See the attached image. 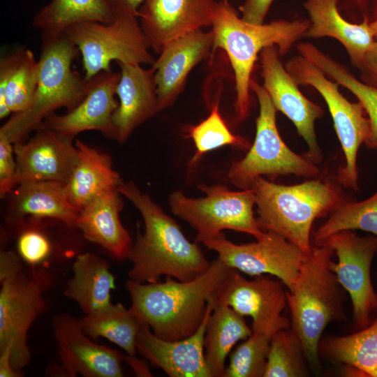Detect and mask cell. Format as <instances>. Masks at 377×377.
I'll return each mask as SVG.
<instances>
[{"label": "cell", "instance_id": "1", "mask_svg": "<svg viewBox=\"0 0 377 377\" xmlns=\"http://www.w3.org/2000/svg\"><path fill=\"white\" fill-rule=\"evenodd\" d=\"M117 191L139 210L145 230L137 232L128 258L130 279L157 282L162 276L180 281L193 280L211 265L198 242L188 240L178 223L165 214L151 197L132 182H124Z\"/></svg>", "mask_w": 377, "mask_h": 377}, {"label": "cell", "instance_id": "2", "mask_svg": "<svg viewBox=\"0 0 377 377\" xmlns=\"http://www.w3.org/2000/svg\"><path fill=\"white\" fill-rule=\"evenodd\" d=\"M230 268L219 258L198 278L180 281L166 276L164 282L141 283L128 279L125 288L130 311L141 325L159 338L177 341L192 335L202 323L209 299Z\"/></svg>", "mask_w": 377, "mask_h": 377}, {"label": "cell", "instance_id": "3", "mask_svg": "<svg viewBox=\"0 0 377 377\" xmlns=\"http://www.w3.org/2000/svg\"><path fill=\"white\" fill-rule=\"evenodd\" d=\"M250 188L256 195L259 228L283 236L306 255L313 246L311 233L314 221L349 200L335 176L312 178L293 185L258 177Z\"/></svg>", "mask_w": 377, "mask_h": 377}, {"label": "cell", "instance_id": "4", "mask_svg": "<svg viewBox=\"0 0 377 377\" xmlns=\"http://www.w3.org/2000/svg\"><path fill=\"white\" fill-rule=\"evenodd\" d=\"M309 20H276L253 24L239 17L228 1H218L212 24L214 36L212 52L226 51L234 71L236 119L242 121L249 114L251 73L258 54L265 47L276 45L280 55L304 36Z\"/></svg>", "mask_w": 377, "mask_h": 377}, {"label": "cell", "instance_id": "5", "mask_svg": "<svg viewBox=\"0 0 377 377\" xmlns=\"http://www.w3.org/2000/svg\"><path fill=\"white\" fill-rule=\"evenodd\" d=\"M334 251L314 245L304 260L293 288L286 292L292 330L299 337L308 364L319 368V344L326 326L344 318V288L332 269Z\"/></svg>", "mask_w": 377, "mask_h": 377}, {"label": "cell", "instance_id": "6", "mask_svg": "<svg viewBox=\"0 0 377 377\" xmlns=\"http://www.w3.org/2000/svg\"><path fill=\"white\" fill-rule=\"evenodd\" d=\"M78 52L64 35L42 40L34 97L27 110L13 114L1 127L0 134L13 144L23 142L57 110L65 108L71 110L83 100L88 80L72 68Z\"/></svg>", "mask_w": 377, "mask_h": 377}, {"label": "cell", "instance_id": "7", "mask_svg": "<svg viewBox=\"0 0 377 377\" xmlns=\"http://www.w3.org/2000/svg\"><path fill=\"white\" fill-rule=\"evenodd\" d=\"M13 251L0 253V351L11 350V364L20 376L31 361L27 334L45 308L44 294L50 284L42 269H24Z\"/></svg>", "mask_w": 377, "mask_h": 377}, {"label": "cell", "instance_id": "8", "mask_svg": "<svg viewBox=\"0 0 377 377\" xmlns=\"http://www.w3.org/2000/svg\"><path fill=\"white\" fill-rule=\"evenodd\" d=\"M250 89L259 103L256 137L246 155L231 164L228 172L230 182L244 190L250 188L253 179L263 175L318 177L320 169L316 164L306 155L292 151L282 140L276 123L277 110L263 86L251 79Z\"/></svg>", "mask_w": 377, "mask_h": 377}, {"label": "cell", "instance_id": "9", "mask_svg": "<svg viewBox=\"0 0 377 377\" xmlns=\"http://www.w3.org/2000/svg\"><path fill=\"white\" fill-rule=\"evenodd\" d=\"M198 187L205 197L188 198L176 191L168 198L172 212L197 232L196 242L224 230L247 233L256 239L263 236L265 231L259 228L253 213L256 195L252 188L232 191L225 185L205 184Z\"/></svg>", "mask_w": 377, "mask_h": 377}, {"label": "cell", "instance_id": "10", "mask_svg": "<svg viewBox=\"0 0 377 377\" xmlns=\"http://www.w3.org/2000/svg\"><path fill=\"white\" fill-rule=\"evenodd\" d=\"M82 54L87 80L112 69L111 63L151 64L148 41L135 14L124 13L110 23L86 22L73 25L64 34Z\"/></svg>", "mask_w": 377, "mask_h": 377}, {"label": "cell", "instance_id": "11", "mask_svg": "<svg viewBox=\"0 0 377 377\" xmlns=\"http://www.w3.org/2000/svg\"><path fill=\"white\" fill-rule=\"evenodd\" d=\"M285 67L299 85L316 89L325 100L345 157L335 177L343 186L359 189L357 158L360 145L370 133V124L361 103L347 100L339 90V84L332 82L316 65L299 54L291 57Z\"/></svg>", "mask_w": 377, "mask_h": 377}, {"label": "cell", "instance_id": "12", "mask_svg": "<svg viewBox=\"0 0 377 377\" xmlns=\"http://www.w3.org/2000/svg\"><path fill=\"white\" fill-rule=\"evenodd\" d=\"M201 243L216 252L217 258L228 267L251 276H275L289 290L306 256L299 247L272 231H265L253 243L235 244L223 232Z\"/></svg>", "mask_w": 377, "mask_h": 377}, {"label": "cell", "instance_id": "13", "mask_svg": "<svg viewBox=\"0 0 377 377\" xmlns=\"http://www.w3.org/2000/svg\"><path fill=\"white\" fill-rule=\"evenodd\" d=\"M323 244L330 247L338 258L332 269L351 298L355 325L366 327L370 324L372 310L377 307V295L370 276L371 262L377 252V236L360 237L353 230H343L319 244Z\"/></svg>", "mask_w": 377, "mask_h": 377}, {"label": "cell", "instance_id": "14", "mask_svg": "<svg viewBox=\"0 0 377 377\" xmlns=\"http://www.w3.org/2000/svg\"><path fill=\"white\" fill-rule=\"evenodd\" d=\"M243 316L253 320L252 331L274 334L290 323L281 313L288 305L281 283L265 275L247 279L237 269H230L214 294Z\"/></svg>", "mask_w": 377, "mask_h": 377}, {"label": "cell", "instance_id": "15", "mask_svg": "<svg viewBox=\"0 0 377 377\" xmlns=\"http://www.w3.org/2000/svg\"><path fill=\"white\" fill-rule=\"evenodd\" d=\"M276 45L264 48L260 53L263 87L276 110L284 114L295 125L308 147L306 156L316 164L323 155L318 145L314 124L324 114L323 109L309 100L298 88L279 59Z\"/></svg>", "mask_w": 377, "mask_h": 377}, {"label": "cell", "instance_id": "16", "mask_svg": "<svg viewBox=\"0 0 377 377\" xmlns=\"http://www.w3.org/2000/svg\"><path fill=\"white\" fill-rule=\"evenodd\" d=\"M52 327L59 358L68 376H124L121 363L125 356L91 341L84 332L80 319L68 313H58L52 318Z\"/></svg>", "mask_w": 377, "mask_h": 377}, {"label": "cell", "instance_id": "17", "mask_svg": "<svg viewBox=\"0 0 377 377\" xmlns=\"http://www.w3.org/2000/svg\"><path fill=\"white\" fill-rule=\"evenodd\" d=\"M120 73L102 71L88 80L83 100L64 114L54 113L40 127L50 129L72 140L86 131H98L108 139L117 140L112 116L119 103L115 98ZM39 127V128H40Z\"/></svg>", "mask_w": 377, "mask_h": 377}, {"label": "cell", "instance_id": "18", "mask_svg": "<svg viewBox=\"0 0 377 377\" xmlns=\"http://www.w3.org/2000/svg\"><path fill=\"white\" fill-rule=\"evenodd\" d=\"M216 0H146L138 10L150 48L159 54L168 42L212 26Z\"/></svg>", "mask_w": 377, "mask_h": 377}, {"label": "cell", "instance_id": "19", "mask_svg": "<svg viewBox=\"0 0 377 377\" xmlns=\"http://www.w3.org/2000/svg\"><path fill=\"white\" fill-rule=\"evenodd\" d=\"M13 147L16 186L29 181L66 184L78 162L73 140L47 128H38L29 140L15 142Z\"/></svg>", "mask_w": 377, "mask_h": 377}, {"label": "cell", "instance_id": "20", "mask_svg": "<svg viewBox=\"0 0 377 377\" xmlns=\"http://www.w3.org/2000/svg\"><path fill=\"white\" fill-rule=\"evenodd\" d=\"M214 294L209 299L202 323L192 335L177 341L164 340L142 325L136 338L137 353L170 377H211L205 358L204 339Z\"/></svg>", "mask_w": 377, "mask_h": 377}, {"label": "cell", "instance_id": "21", "mask_svg": "<svg viewBox=\"0 0 377 377\" xmlns=\"http://www.w3.org/2000/svg\"><path fill=\"white\" fill-rule=\"evenodd\" d=\"M213 43L212 31L200 29L165 45L151 65L155 69L158 112L175 103L190 72L212 52Z\"/></svg>", "mask_w": 377, "mask_h": 377}, {"label": "cell", "instance_id": "22", "mask_svg": "<svg viewBox=\"0 0 377 377\" xmlns=\"http://www.w3.org/2000/svg\"><path fill=\"white\" fill-rule=\"evenodd\" d=\"M117 64L121 68L116 89L119 102L112 121L117 141L123 143L137 127L158 112V94L153 66Z\"/></svg>", "mask_w": 377, "mask_h": 377}, {"label": "cell", "instance_id": "23", "mask_svg": "<svg viewBox=\"0 0 377 377\" xmlns=\"http://www.w3.org/2000/svg\"><path fill=\"white\" fill-rule=\"evenodd\" d=\"M6 219L18 226L27 216L52 219L75 227L79 209L71 202L65 184L52 181H29L17 184L8 195Z\"/></svg>", "mask_w": 377, "mask_h": 377}, {"label": "cell", "instance_id": "24", "mask_svg": "<svg viewBox=\"0 0 377 377\" xmlns=\"http://www.w3.org/2000/svg\"><path fill=\"white\" fill-rule=\"evenodd\" d=\"M120 195L114 189L89 202L79 210L75 227L87 240L103 248L113 258L123 260L128 258L133 242L119 219L124 206Z\"/></svg>", "mask_w": 377, "mask_h": 377}, {"label": "cell", "instance_id": "25", "mask_svg": "<svg viewBox=\"0 0 377 377\" xmlns=\"http://www.w3.org/2000/svg\"><path fill=\"white\" fill-rule=\"evenodd\" d=\"M339 1L307 0L304 3L310 24L304 36L335 38L345 47L352 64L359 68L365 54L376 40V35L367 20L353 24L344 19L338 10Z\"/></svg>", "mask_w": 377, "mask_h": 377}, {"label": "cell", "instance_id": "26", "mask_svg": "<svg viewBox=\"0 0 377 377\" xmlns=\"http://www.w3.org/2000/svg\"><path fill=\"white\" fill-rule=\"evenodd\" d=\"M124 13L131 12L123 0H51L35 15L31 25L41 31L42 40H46L63 36L73 25L110 23Z\"/></svg>", "mask_w": 377, "mask_h": 377}, {"label": "cell", "instance_id": "27", "mask_svg": "<svg viewBox=\"0 0 377 377\" xmlns=\"http://www.w3.org/2000/svg\"><path fill=\"white\" fill-rule=\"evenodd\" d=\"M78 162L65 184L67 193L80 210L97 196L117 189L123 182L112 168L111 156L80 140H75Z\"/></svg>", "mask_w": 377, "mask_h": 377}, {"label": "cell", "instance_id": "28", "mask_svg": "<svg viewBox=\"0 0 377 377\" xmlns=\"http://www.w3.org/2000/svg\"><path fill=\"white\" fill-rule=\"evenodd\" d=\"M73 275L64 295L77 303L86 314H92L110 306L115 277L109 263L91 253L78 255L72 266Z\"/></svg>", "mask_w": 377, "mask_h": 377}, {"label": "cell", "instance_id": "29", "mask_svg": "<svg viewBox=\"0 0 377 377\" xmlns=\"http://www.w3.org/2000/svg\"><path fill=\"white\" fill-rule=\"evenodd\" d=\"M252 334L244 316L214 297L204 339L205 358L211 377H224L226 358L233 346Z\"/></svg>", "mask_w": 377, "mask_h": 377}, {"label": "cell", "instance_id": "30", "mask_svg": "<svg viewBox=\"0 0 377 377\" xmlns=\"http://www.w3.org/2000/svg\"><path fill=\"white\" fill-rule=\"evenodd\" d=\"M300 55L318 66L327 77L353 94L364 109L370 124V133L364 144L377 150V88L358 80L345 66L309 43L297 46Z\"/></svg>", "mask_w": 377, "mask_h": 377}, {"label": "cell", "instance_id": "31", "mask_svg": "<svg viewBox=\"0 0 377 377\" xmlns=\"http://www.w3.org/2000/svg\"><path fill=\"white\" fill-rule=\"evenodd\" d=\"M320 350L334 362L346 364L366 376L377 377V317L355 334L325 338L319 344Z\"/></svg>", "mask_w": 377, "mask_h": 377}, {"label": "cell", "instance_id": "32", "mask_svg": "<svg viewBox=\"0 0 377 377\" xmlns=\"http://www.w3.org/2000/svg\"><path fill=\"white\" fill-rule=\"evenodd\" d=\"M80 321L90 338H106L128 355L136 354V338L142 325L123 304L112 303L101 311L85 315Z\"/></svg>", "mask_w": 377, "mask_h": 377}, {"label": "cell", "instance_id": "33", "mask_svg": "<svg viewBox=\"0 0 377 377\" xmlns=\"http://www.w3.org/2000/svg\"><path fill=\"white\" fill-rule=\"evenodd\" d=\"M329 215L325 222L313 233L316 245L343 230H362L377 235V191L361 201L349 199Z\"/></svg>", "mask_w": 377, "mask_h": 377}, {"label": "cell", "instance_id": "34", "mask_svg": "<svg viewBox=\"0 0 377 377\" xmlns=\"http://www.w3.org/2000/svg\"><path fill=\"white\" fill-rule=\"evenodd\" d=\"M186 133L187 138L193 140L196 149L188 163L191 168L204 154L221 147L229 145L241 149H247L249 147L245 138L230 131L219 112L218 101L212 105L209 116L198 124L189 126Z\"/></svg>", "mask_w": 377, "mask_h": 377}, {"label": "cell", "instance_id": "35", "mask_svg": "<svg viewBox=\"0 0 377 377\" xmlns=\"http://www.w3.org/2000/svg\"><path fill=\"white\" fill-rule=\"evenodd\" d=\"M304 348L297 334L292 329L281 330L271 340L263 377L304 376Z\"/></svg>", "mask_w": 377, "mask_h": 377}, {"label": "cell", "instance_id": "36", "mask_svg": "<svg viewBox=\"0 0 377 377\" xmlns=\"http://www.w3.org/2000/svg\"><path fill=\"white\" fill-rule=\"evenodd\" d=\"M274 334L252 331L231 353L224 377H263Z\"/></svg>", "mask_w": 377, "mask_h": 377}, {"label": "cell", "instance_id": "37", "mask_svg": "<svg viewBox=\"0 0 377 377\" xmlns=\"http://www.w3.org/2000/svg\"><path fill=\"white\" fill-rule=\"evenodd\" d=\"M38 80V60L31 50H22L20 60L9 80L5 94V104L10 114L28 108L34 97Z\"/></svg>", "mask_w": 377, "mask_h": 377}, {"label": "cell", "instance_id": "38", "mask_svg": "<svg viewBox=\"0 0 377 377\" xmlns=\"http://www.w3.org/2000/svg\"><path fill=\"white\" fill-rule=\"evenodd\" d=\"M17 239L20 257L27 263L36 266L46 260L51 253L52 244L47 235L40 229L24 223Z\"/></svg>", "mask_w": 377, "mask_h": 377}, {"label": "cell", "instance_id": "39", "mask_svg": "<svg viewBox=\"0 0 377 377\" xmlns=\"http://www.w3.org/2000/svg\"><path fill=\"white\" fill-rule=\"evenodd\" d=\"M13 143L0 134V197L4 199L16 186Z\"/></svg>", "mask_w": 377, "mask_h": 377}, {"label": "cell", "instance_id": "40", "mask_svg": "<svg viewBox=\"0 0 377 377\" xmlns=\"http://www.w3.org/2000/svg\"><path fill=\"white\" fill-rule=\"evenodd\" d=\"M22 51L2 58L0 62V118L7 117L10 113L5 104V94L9 80L19 64Z\"/></svg>", "mask_w": 377, "mask_h": 377}, {"label": "cell", "instance_id": "41", "mask_svg": "<svg viewBox=\"0 0 377 377\" xmlns=\"http://www.w3.org/2000/svg\"><path fill=\"white\" fill-rule=\"evenodd\" d=\"M274 0H245L239 7L242 19L253 24H262Z\"/></svg>", "mask_w": 377, "mask_h": 377}, {"label": "cell", "instance_id": "42", "mask_svg": "<svg viewBox=\"0 0 377 377\" xmlns=\"http://www.w3.org/2000/svg\"><path fill=\"white\" fill-rule=\"evenodd\" d=\"M359 68L364 82L377 88V40L365 54Z\"/></svg>", "mask_w": 377, "mask_h": 377}, {"label": "cell", "instance_id": "43", "mask_svg": "<svg viewBox=\"0 0 377 377\" xmlns=\"http://www.w3.org/2000/svg\"><path fill=\"white\" fill-rule=\"evenodd\" d=\"M0 376L17 377L20 376L15 371L11 364V350L9 348L0 351Z\"/></svg>", "mask_w": 377, "mask_h": 377}, {"label": "cell", "instance_id": "44", "mask_svg": "<svg viewBox=\"0 0 377 377\" xmlns=\"http://www.w3.org/2000/svg\"><path fill=\"white\" fill-rule=\"evenodd\" d=\"M125 361H126L136 372L137 374H142V376H151V373L149 371L146 366L143 362L137 359L135 355H129L125 357Z\"/></svg>", "mask_w": 377, "mask_h": 377}, {"label": "cell", "instance_id": "45", "mask_svg": "<svg viewBox=\"0 0 377 377\" xmlns=\"http://www.w3.org/2000/svg\"><path fill=\"white\" fill-rule=\"evenodd\" d=\"M145 1L146 0H123L128 11L134 13L136 15H138L139 8Z\"/></svg>", "mask_w": 377, "mask_h": 377}, {"label": "cell", "instance_id": "46", "mask_svg": "<svg viewBox=\"0 0 377 377\" xmlns=\"http://www.w3.org/2000/svg\"><path fill=\"white\" fill-rule=\"evenodd\" d=\"M371 27L374 31L376 36H377V20L374 22L371 23Z\"/></svg>", "mask_w": 377, "mask_h": 377}, {"label": "cell", "instance_id": "47", "mask_svg": "<svg viewBox=\"0 0 377 377\" xmlns=\"http://www.w3.org/2000/svg\"><path fill=\"white\" fill-rule=\"evenodd\" d=\"M224 1H228V0H224Z\"/></svg>", "mask_w": 377, "mask_h": 377}]
</instances>
